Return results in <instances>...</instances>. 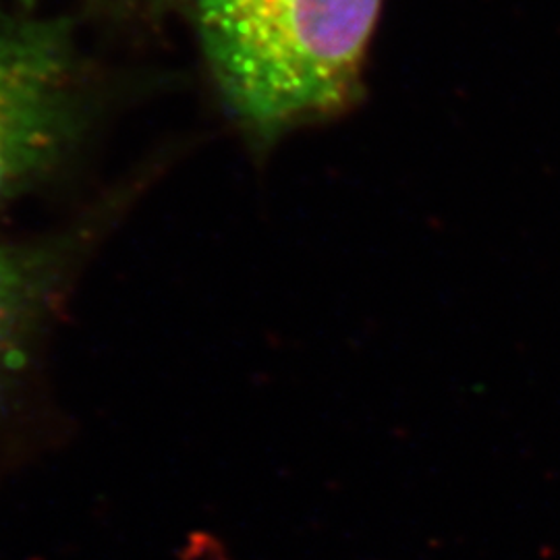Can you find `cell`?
<instances>
[{
	"label": "cell",
	"instance_id": "7a4b0ae2",
	"mask_svg": "<svg viewBox=\"0 0 560 560\" xmlns=\"http://www.w3.org/2000/svg\"><path fill=\"white\" fill-rule=\"evenodd\" d=\"M85 113L71 25L0 9V206L59 168Z\"/></svg>",
	"mask_w": 560,
	"mask_h": 560
},
{
	"label": "cell",
	"instance_id": "3957f363",
	"mask_svg": "<svg viewBox=\"0 0 560 560\" xmlns=\"http://www.w3.org/2000/svg\"><path fill=\"white\" fill-rule=\"evenodd\" d=\"M73 243L0 241V384L25 355L46 312L59 295Z\"/></svg>",
	"mask_w": 560,
	"mask_h": 560
},
{
	"label": "cell",
	"instance_id": "277c9868",
	"mask_svg": "<svg viewBox=\"0 0 560 560\" xmlns=\"http://www.w3.org/2000/svg\"><path fill=\"white\" fill-rule=\"evenodd\" d=\"M129 7H133L136 11L141 13H152V15H162L168 13L173 9L180 7H189V4H198V0H125Z\"/></svg>",
	"mask_w": 560,
	"mask_h": 560
},
{
	"label": "cell",
	"instance_id": "5b68a950",
	"mask_svg": "<svg viewBox=\"0 0 560 560\" xmlns=\"http://www.w3.org/2000/svg\"><path fill=\"white\" fill-rule=\"evenodd\" d=\"M21 4H23V7H27V9H32V7H34V4H36V2H38V0H20Z\"/></svg>",
	"mask_w": 560,
	"mask_h": 560
},
{
	"label": "cell",
	"instance_id": "6da1fadb",
	"mask_svg": "<svg viewBox=\"0 0 560 560\" xmlns=\"http://www.w3.org/2000/svg\"><path fill=\"white\" fill-rule=\"evenodd\" d=\"M382 0H198L210 73L260 141L355 101Z\"/></svg>",
	"mask_w": 560,
	"mask_h": 560
}]
</instances>
